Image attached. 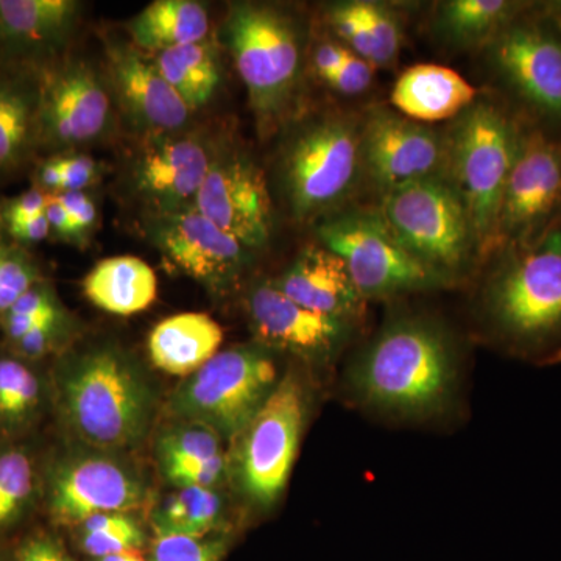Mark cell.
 <instances>
[{
  "label": "cell",
  "instance_id": "obj_1",
  "mask_svg": "<svg viewBox=\"0 0 561 561\" xmlns=\"http://www.w3.org/2000/svg\"><path fill=\"white\" fill-rule=\"evenodd\" d=\"M50 381L58 415L81 442L121 451L138 445L149 432L153 390L124 350L94 345L62 354Z\"/></svg>",
  "mask_w": 561,
  "mask_h": 561
},
{
  "label": "cell",
  "instance_id": "obj_2",
  "mask_svg": "<svg viewBox=\"0 0 561 561\" xmlns=\"http://www.w3.org/2000/svg\"><path fill=\"white\" fill-rule=\"evenodd\" d=\"M453 379L448 339L435 324L412 317L387 324L356 370V386L365 400L402 413L437 408Z\"/></svg>",
  "mask_w": 561,
  "mask_h": 561
},
{
  "label": "cell",
  "instance_id": "obj_3",
  "mask_svg": "<svg viewBox=\"0 0 561 561\" xmlns=\"http://www.w3.org/2000/svg\"><path fill=\"white\" fill-rule=\"evenodd\" d=\"M522 139L515 122L485 101L465 110L445 139V179L467 206L479 250L496 245L502 194Z\"/></svg>",
  "mask_w": 561,
  "mask_h": 561
},
{
  "label": "cell",
  "instance_id": "obj_4",
  "mask_svg": "<svg viewBox=\"0 0 561 561\" xmlns=\"http://www.w3.org/2000/svg\"><path fill=\"white\" fill-rule=\"evenodd\" d=\"M224 32L260 130H268L289 105L300 77L298 27L275 7L239 2L230 7Z\"/></svg>",
  "mask_w": 561,
  "mask_h": 561
},
{
  "label": "cell",
  "instance_id": "obj_5",
  "mask_svg": "<svg viewBox=\"0 0 561 561\" xmlns=\"http://www.w3.org/2000/svg\"><path fill=\"white\" fill-rule=\"evenodd\" d=\"M362 169L360 125L327 114L291 135L280 158L284 194L297 220H312L350 197Z\"/></svg>",
  "mask_w": 561,
  "mask_h": 561
},
{
  "label": "cell",
  "instance_id": "obj_6",
  "mask_svg": "<svg viewBox=\"0 0 561 561\" xmlns=\"http://www.w3.org/2000/svg\"><path fill=\"white\" fill-rule=\"evenodd\" d=\"M278 368L260 346H234L180 383L171 411L187 423L216 431L221 438L242 435L278 386Z\"/></svg>",
  "mask_w": 561,
  "mask_h": 561
},
{
  "label": "cell",
  "instance_id": "obj_7",
  "mask_svg": "<svg viewBox=\"0 0 561 561\" xmlns=\"http://www.w3.org/2000/svg\"><path fill=\"white\" fill-rule=\"evenodd\" d=\"M379 214L412 256L449 276L478 249L467 206L443 175L386 192Z\"/></svg>",
  "mask_w": 561,
  "mask_h": 561
},
{
  "label": "cell",
  "instance_id": "obj_8",
  "mask_svg": "<svg viewBox=\"0 0 561 561\" xmlns=\"http://www.w3.org/2000/svg\"><path fill=\"white\" fill-rule=\"evenodd\" d=\"M489 309L513 341L542 343L561 335V230L526 245H508L491 279Z\"/></svg>",
  "mask_w": 561,
  "mask_h": 561
},
{
  "label": "cell",
  "instance_id": "obj_9",
  "mask_svg": "<svg viewBox=\"0 0 561 561\" xmlns=\"http://www.w3.org/2000/svg\"><path fill=\"white\" fill-rule=\"evenodd\" d=\"M317 234L324 249L341 257L364 300L434 289L449 280L412 256L391 234L379 210L337 214L324 220Z\"/></svg>",
  "mask_w": 561,
  "mask_h": 561
},
{
  "label": "cell",
  "instance_id": "obj_10",
  "mask_svg": "<svg viewBox=\"0 0 561 561\" xmlns=\"http://www.w3.org/2000/svg\"><path fill=\"white\" fill-rule=\"evenodd\" d=\"M305 408L300 383L286 376L242 432L239 474L256 504L272 505L286 489L300 448Z\"/></svg>",
  "mask_w": 561,
  "mask_h": 561
},
{
  "label": "cell",
  "instance_id": "obj_11",
  "mask_svg": "<svg viewBox=\"0 0 561 561\" xmlns=\"http://www.w3.org/2000/svg\"><path fill=\"white\" fill-rule=\"evenodd\" d=\"M39 79V150L69 153L110 130V92L88 62L51 61L41 66Z\"/></svg>",
  "mask_w": 561,
  "mask_h": 561
},
{
  "label": "cell",
  "instance_id": "obj_12",
  "mask_svg": "<svg viewBox=\"0 0 561 561\" xmlns=\"http://www.w3.org/2000/svg\"><path fill=\"white\" fill-rule=\"evenodd\" d=\"M146 501L138 474L111 457L68 454L43 470L44 507L61 526H80L99 513H130Z\"/></svg>",
  "mask_w": 561,
  "mask_h": 561
},
{
  "label": "cell",
  "instance_id": "obj_13",
  "mask_svg": "<svg viewBox=\"0 0 561 561\" xmlns=\"http://www.w3.org/2000/svg\"><path fill=\"white\" fill-rule=\"evenodd\" d=\"M560 213L561 146L540 133L523 136L502 194L496 245L538 241Z\"/></svg>",
  "mask_w": 561,
  "mask_h": 561
},
{
  "label": "cell",
  "instance_id": "obj_14",
  "mask_svg": "<svg viewBox=\"0 0 561 561\" xmlns=\"http://www.w3.org/2000/svg\"><path fill=\"white\" fill-rule=\"evenodd\" d=\"M195 208L250 251L271 241L273 206L267 180L243 151L217 147Z\"/></svg>",
  "mask_w": 561,
  "mask_h": 561
},
{
  "label": "cell",
  "instance_id": "obj_15",
  "mask_svg": "<svg viewBox=\"0 0 561 561\" xmlns=\"http://www.w3.org/2000/svg\"><path fill=\"white\" fill-rule=\"evenodd\" d=\"M491 66L526 105L561 122V32L516 18L489 44Z\"/></svg>",
  "mask_w": 561,
  "mask_h": 561
},
{
  "label": "cell",
  "instance_id": "obj_16",
  "mask_svg": "<svg viewBox=\"0 0 561 561\" xmlns=\"http://www.w3.org/2000/svg\"><path fill=\"white\" fill-rule=\"evenodd\" d=\"M147 234L165 260L210 289L230 286L250 262L251 251L206 219L195 206L149 214Z\"/></svg>",
  "mask_w": 561,
  "mask_h": 561
},
{
  "label": "cell",
  "instance_id": "obj_17",
  "mask_svg": "<svg viewBox=\"0 0 561 561\" xmlns=\"http://www.w3.org/2000/svg\"><path fill=\"white\" fill-rule=\"evenodd\" d=\"M362 169L383 194L402 184L440 175L445 138L420 122L375 108L360 124Z\"/></svg>",
  "mask_w": 561,
  "mask_h": 561
},
{
  "label": "cell",
  "instance_id": "obj_18",
  "mask_svg": "<svg viewBox=\"0 0 561 561\" xmlns=\"http://www.w3.org/2000/svg\"><path fill=\"white\" fill-rule=\"evenodd\" d=\"M217 146L198 135L153 136L133 165V186L150 214L175 213L195 206Z\"/></svg>",
  "mask_w": 561,
  "mask_h": 561
},
{
  "label": "cell",
  "instance_id": "obj_19",
  "mask_svg": "<svg viewBox=\"0 0 561 561\" xmlns=\"http://www.w3.org/2000/svg\"><path fill=\"white\" fill-rule=\"evenodd\" d=\"M111 90L125 116L147 138L179 133L190 122L186 105L135 44L110 43L106 51Z\"/></svg>",
  "mask_w": 561,
  "mask_h": 561
},
{
  "label": "cell",
  "instance_id": "obj_20",
  "mask_svg": "<svg viewBox=\"0 0 561 561\" xmlns=\"http://www.w3.org/2000/svg\"><path fill=\"white\" fill-rule=\"evenodd\" d=\"M249 316L257 341L309 359L331 356L348 332L346 321L302 308L273 284L254 287L249 298Z\"/></svg>",
  "mask_w": 561,
  "mask_h": 561
},
{
  "label": "cell",
  "instance_id": "obj_21",
  "mask_svg": "<svg viewBox=\"0 0 561 561\" xmlns=\"http://www.w3.org/2000/svg\"><path fill=\"white\" fill-rule=\"evenodd\" d=\"M80 9L73 0H0V62L41 68L55 61Z\"/></svg>",
  "mask_w": 561,
  "mask_h": 561
},
{
  "label": "cell",
  "instance_id": "obj_22",
  "mask_svg": "<svg viewBox=\"0 0 561 561\" xmlns=\"http://www.w3.org/2000/svg\"><path fill=\"white\" fill-rule=\"evenodd\" d=\"M39 68L0 62V179L16 175L39 150Z\"/></svg>",
  "mask_w": 561,
  "mask_h": 561
},
{
  "label": "cell",
  "instance_id": "obj_23",
  "mask_svg": "<svg viewBox=\"0 0 561 561\" xmlns=\"http://www.w3.org/2000/svg\"><path fill=\"white\" fill-rule=\"evenodd\" d=\"M273 286L302 308L343 321L364 302L341 257L324 247L302 250Z\"/></svg>",
  "mask_w": 561,
  "mask_h": 561
},
{
  "label": "cell",
  "instance_id": "obj_24",
  "mask_svg": "<svg viewBox=\"0 0 561 561\" xmlns=\"http://www.w3.org/2000/svg\"><path fill=\"white\" fill-rule=\"evenodd\" d=\"M478 91L456 70L440 65H416L401 73L391 103L408 119L438 122L459 117L470 108Z\"/></svg>",
  "mask_w": 561,
  "mask_h": 561
},
{
  "label": "cell",
  "instance_id": "obj_25",
  "mask_svg": "<svg viewBox=\"0 0 561 561\" xmlns=\"http://www.w3.org/2000/svg\"><path fill=\"white\" fill-rule=\"evenodd\" d=\"M224 342V330L202 312H184L157 324L149 337L154 367L172 376H191L213 359Z\"/></svg>",
  "mask_w": 561,
  "mask_h": 561
},
{
  "label": "cell",
  "instance_id": "obj_26",
  "mask_svg": "<svg viewBox=\"0 0 561 561\" xmlns=\"http://www.w3.org/2000/svg\"><path fill=\"white\" fill-rule=\"evenodd\" d=\"M88 300L102 311L133 316L157 300L158 279L147 262L135 256H116L95 265L83 280Z\"/></svg>",
  "mask_w": 561,
  "mask_h": 561
},
{
  "label": "cell",
  "instance_id": "obj_27",
  "mask_svg": "<svg viewBox=\"0 0 561 561\" xmlns=\"http://www.w3.org/2000/svg\"><path fill=\"white\" fill-rule=\"evenodd\" d=\"M38 362L24 359L10 348L0 350V435L24 440L36 426L49 398L47 379Z\"/></svg>",
  "mask_w": 561,
  "mask_h": 561
},
{
  "label": "cell",
  "instance_id": "obj_28",
  "mask_svg": "<svg viewBox=\"0 0 561 561\" xmlns=\"http://www.w3.org/2000/svg\"><path fill=\"white\" fill-rule=\"evenodd\" d=\"M128 33L147 54L203 43L209 33L208 11L192 0H157L128 22Z\"/></svg>",
  "mask_w": 561,
  "mask_h": 561
},
{
  "label": "cell",
  "instance_id": "obj_29",
  "mask_svg": "<svg viewBox=\"0 0 561 561\" xmlns=\"http://www.w3.org/2000/svg\"><path fill=\"white\" fill-rule=\"evenodd\" d=\"M523 9V3L507 0H449L438 7L434 33L454 49H472L481 44L489 46Z\"/></svg>",
  "mask_w": 561,
  "mask_h": 561
},
{
  "label": "cell",
  "instance_id": "obj_30",
  "mask_svg": "<svg viewBox=\"0 0 561 561\" xmlns=\"http://www.w3.org/2000/svg\"><path fill=\"white\" fill-rule=\"evenodd\" d=\"M43 501V472L24 440L0 435V540L27 522Z\"/></svg>",
  "mask_w": 561,
  "mask_h": 561
},
{
  "label": "cell",
  "instance_id": "obj_31",
  "mask_svg": "<svg viewBox=\"0 0 561 561\" xmlns=\"http://www.w3.org/2000/svg\"><path fill=\"white\" fill-rule=\"evenodd\" d=\"M151 58L161 76L191 111L206 105L219 88V57L206 41L157 51Z\"/></svg>",
  "mask_w": 561,
  "mask_h": 561
},
{
  "label": "cell",
  "instance_id": "obj_32",
  "mask_svg": "<svg viewBox=\"0 0 561 561\" xmlns=\"http://www.w3.org/2000/svg\"><path fill=\"white\" fill-rule=\"evenodd\" d=\"M224 513V501L216 489L186 486L162 501L153 513L157 535L203 538L216 529Z\"/></svg>",
  "mask_w": 561,
  "mask_h": 561
},
{
  "label": "cell",
  "instance_id": "obj_33",
  "mask_svg": "<svg viewBox=\"0 0 561 561\" xmlns=\"http://www.w3.org/2000/svg\"><path fill=\"white\" fill-rule=\"evenodd\" d=\"M81 549L95 560L114 553L138 551L146 534L130 513H99L79 526Z\"/></svg>",
  "mask_w": 561,
  "mask_h": 561
},
{
  "label": "cell",
  "instance_id": "obj_34",
  "mask_svg": "<svg viewBox=\"0 0 561 561\" xmlns=\"http://www.w3.org/2000/svg\"><path fill=\"white\" fill-rule=\"evenodd\" d=\"M224 438L216 431L198 423H184L165 432L158 442V459L162 472L201 463L220 456Z\"/></svg>",
  "mask_w": 561,
  "mask_h": 561
},
{
  "label": "cell",
  "instance_id": "obj_35",
  "mask_svg": "<svg viewBox=\"0 0 561 561\" xmlns=\"http://www.w3.org/2000/svg\"><path fill=\"white\" fill-rule=\"evenodd\" d=\"M62 313L66 311L57 294L46 279H41L32 289L25 291L9 311L0 316V331L5 337L7 346H10L41 324L57 319Z\"/></svg>",
  "mask_w": 561,
  "mask_h": 561
},
{
  "label": "cell",
  "instance_id": "obj_36",
  "mask_svg": "<svg viewBox=\"0 0 561 561\" xmlns=\"http://www.w3.org/2000/svg\"><path fill=\"white\" fill-rule=\"evenodd\" d=\"M41 279L43 273L27 249L11 242L0 245V316Z\"/></svg>",
  "mask_w": 561,
  "mask_h": 561
},
{
  "label": "cell",
  "instance_id": "obj_37",
  "mask_svg": "<svg viewBox=\"0 0 561 561\" xmlns=\"http://www.w3.org/2000/svg\"><path fill=\"white\" fill-rule=\"evenodd\" d=\"M362 22L367 28L371 43V65L390 66L397 60L402 46L400 18L379 2H357Z\"/></svg>",
  "mask_w": 561,
  "mask_h": 561
},
{
  "label": "cell",
  "instance_id": "obj_38",
  "mask_svg": "<svg viewBox=\"0 0 561 561\" xmlns=\"http://www.w3.org/2000/svg\"><path fill=\"white\" fill-rule=\"evenodd\" d=\"M227 545L225 538L157 535L150 561H220Z\"/></svg>",
  "mask_w": 561,
  "mask_h": 561
},
{
  "label": "cell",
  "instance_id": "obj_39",
  "mask_svg": "<svg viewBox=\"0 0 561 561\" xmlns=\"http://www.w3.org/2000/svg\"><path fill=\"white\" fill-rule=\"evenodd\" d=\"M328 22L346 49L371 62L370 36L362 22L357 2L334 3L328 9Z\"/></svg>",
  "mask_w": 561,
  "mask_h": 561
},
{
  "label": "cell",
  "instance_id": "obj_40",
  "mask_svg": "<svg viewBox=\"0 0 561 561\" xmlns=\"http://www.w3.org/2000/svg\"><path fill=\"white\" fill-rule=\"evenodd\" d=\"M69 334V319L66 313L57 319L41 324L39 328L28 332L13 345L7 346L18 356L32 362L46 359L50 354L57 353L65 345Z\"/></svg>",
  "mask_w": 561,
  "mask_h": 561
},
{
  "label": "cell",
  "instance_id": "obj_41",
  "mask_svg": "<svg viewBox=\"0 0 561 561\" xmlns=\"http://www.w3.org/2000/svg\"><path fill=\"white\" fill-rule=\"evenodd\" d=\"M228 471L227 456L213 457V459L201 461V463L186 465V467L175 468V470L165 472V478L179 486H197V489H216Z\"/></svg>",
  "mask_w": 561,
  "mask_h": 561
},
{
  "label": "cell",
  "instance_id": "obj_42",
  "mask_svg": "<svg viewBox=\"0 0 561 561\" xmlns=\"http://www.w3.org/2000/svg\"><path fill=\"white\" fill-rule=\"evenodd\" d=\"M373 68L370 61L357 57L351 51L350 57L343 62L337 72L332 73L324 83L330 84L332 90L343 95H359L368 90L373 83Z\"/></svg>",
  "mask_w": 561,
  "mask_h": 561
},
{
  "label": "cell",
  "instance_id": "obj_43",
  "mask_svg": "<svg viewBox=\"0 0 561 561\" xmlns=\"http://www.w3.org/2000/svg\"><path fill=\"white\" fill-rule=\"evenodd\" d=\"M57 195L72 221L77 245H83L98 225L99 216L94 201L84 191L61 192Z\"/></svg>",
  "mask_w": 561,
  "mask_h": 561
},
{
  "label": "cell",
  "instance_id": "obj_44",
  "mask_svg": "<svg viewBox=\"0 0 561 561\" xmlns=\"http://www.w3.org/2000/svg\"><path fill=\"white\" fill-rule=\"evenodd\" d=\"M14 561H77L66 551L54 535L39 531L20 542L14 551Z\"/></svg>",
  "mask_w": 561,
  "mask_h": 561
},
{
  "label": "cell",
  "instance_id": "obj_45",
  "mask_svg": "<svg viewBox=\"0 0 561 561\" xmlns=\"http://www.w3.org/2000/svg\"><path fill=\"white\" fill-rule=\"evenodd\" d=\"M58 158L62 173V192L88 190L98 180V164L87 154L69 151L58 154Z\"/></svg>",
  "mask_w": 561,
  "mask_h": 561
},
{
  "label": "cell",
  "instance_id": "obj_46",
  "mask_svg": "<svg viewBox=\"0 0 561 561\" xmlns=\"http://www.w3.org/2000/svg\"><path fill=\"white\" fill-rule=\"evenodd\" d=\"M47 198H49V194L41 191L39 187L32 186L31 190L21 192L16 197L3 201L5 227L24 224V221L35 219L46 213Z\"/></svg>",
  "mask_w": 561,
  "mask_h": 561
},
{
  "label": "cell",
  "instance_id": "obj_47",
  "mask_svg": "<svg viewBox=\"0 0 561 561\" xmlns=\"http://www.w3.org/2000/svg\"><path fill=\"white\" fill-rule=\"evenodd\" d=\"M351 51L335 41H323L313 51V68L321 80H328L332 73L342 68L343 62L350 57Z\"/></svg>",
  "mask_w": 561,
  "mask_h": 561
},
{
  "label": "cell",
  "instance_id": "obj_48",
  "mask_svg": "<svg viewBox=\"0 0 561 561\" xmlns=\"http://www.w3.org/2000/svg\"><path fill=\"white\" fill-rule=\"evenodd\" d=\"M7 236H9L11 242L24 247V249H27V245H33V243L46 241L47 238H50V225L46 213L41 214L35 219L24 221V224L7 228Z\"/></svg>",
  "mask_w": 561,
  "mask_h": 561
},
{
  "label": "cell",
  "instance_id": "obj_49",
  "mask_svg": "<svg viewBox=\"0 0 561 561\" xmlns=\"http://www.w3.org/2000/svg\"><path fill=\"white\" fill-rule=\"evenodd\" d=\"M46 217L50 225V236H54L58 241L76 243L77 245L72 221H70L68 210L62 206L57 194H49V198H47Z\"/></svg>",
  "mask_w": 561,
  "mask_h": 561
},
{
  "label": "cell",
  "instance_id": "obj_50",
  "mask_svg": "<svg viewBox=\"0 0 561 561\" xmlns=\"http://www.w3.org/2000/svg\"><path fill=\"white\" fill-rule=\"evenodd\" d=\"M9 243V236H7L5 219H3V201L0 198V245Z\"/></svg>",
  "mask_w": 561,
  "mask_h": 561
},
{
  "label": "cell",
  "instance_id": "obj_51",
  "mask_svg": "<svg viewBox=\"0 0 561 561\" xmlns=\"http://www.w3.org/2000/svg\"><path fill=\"white\" fill-rule=\"evenodd\" d=\"M135 553L136 551L114 553V556L102 557V559H98L95 561H133Z\"/></svg>",
  "mask_w": 561,
  "mask_h": 561
},
{
  "label": "cell",
  "instance_id": "obj_52",
  "mask_svg": "<svg viewBox=\"0 0 561 561\" xmlns=\"http://www.w3.org/2000/svg\"><path fill=\"white\" fill-rule=\"evenodd\" d=\"M0 561H14V552L10 556V553L2 548V545H0Z\"/></svg>",
  "mask_w": 561,
  "mask_h": 561
}]
</instances>
